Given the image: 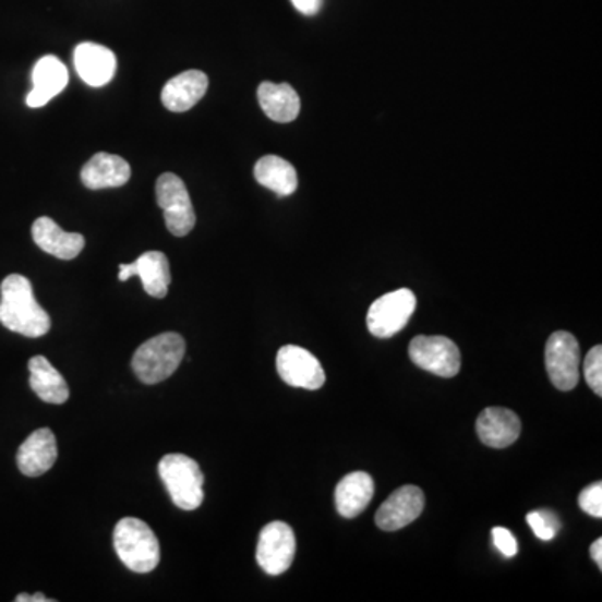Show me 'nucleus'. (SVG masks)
I'll return each mask as SVG.
<instances>
[{
  "label": "nucleus",
  "instance_id": "423d86ee",
  "mask_svg": "<svg viewBox=\"0 0 602 602\" xmlns=\"http://www.w3.org/2000/svg\"><path fill=\"white\" fill-rule=\"evenodd\" d=\"M417 309V298L407 288L392 291L373 301L366 313V326L376 338H390L406 328Z\"/></svg>",
  "mask_w": 602,
  "mask_h": 602
},
{
  "label": "nucleus",
  "instance_id": "c756f323",
  "mask_svg": "<svg viewBox=\"0 0 602 602\" xmlns=\"http://www.w3.org/2000/svg\"><path fill=\"white\" fill-rule=\"evenodd\" d=\"M50 599H47L46 595L40 594V592H37V594L29 595V594H19L17 598H15V602H49Z\"/></svg>",
  "mask_w": 602,
  "mask_h": 602
},
{
  "label": "nucleus",
  "instance_id": "4be33fe9",
  "mask_svg": "<svg viewBox=\"0 0 602 602\" xmlns=\"http://www.w3.org/2000/svg\"><path fill=\"white\" fill-rule=\"evenodd\" d=\"M258 100L265 115L275 122H291L300 115V97L290 84L262 83Z\"/></svg>",
  "mask_w": 602,
  "mask_h": 602
},
{
  "label": "nucleus",
  "instance_id": "ddd939ff",
  "mask_svg": "<svg viewBox=\"0 0 602 602\" xmlns=\"http://www.w3.org/2000/svg\"><path fill=\"white\" fill-rule=\"evenodd\" d=\"M75 71L84 83L103 87L111 83L116 74L115 52L100 44L83 43L74 50Z\"/></svg>",
  "mask_w": 602,
  "mask_h": 602
},
{
  "label": "nucleus",
  "instance_id": "39448f33",
  "mask_svg": "<svg viewBox=\"0 0 602 602\" xmlns=\"http://www.w3.org/2000/svg\"><path fill=\"white\" fill-rule=\"evenodd\" d=\"M156 200H158L159 208L165 213L166 226L171 234L181 238L193 231L194 225H196V215H194L186 184L183 183L180 176L172 174V172L159 176L158 183H156Z\"/></svg>",
  "mask_w": 602,
  "mask_h": 602
},
{
  "label": "nucleus",
  "instance_id": "bb28decb",
  "mask_svg": "<svg viewBox=\"0 0 602 602\" xmlns=\"http://www.w3.org/2000/svg\"><path fill=\"white\" fill-rule=\"evenodd\" d=\"M492 541H494V545L502 556L514 557L517 551H519L517 539L514 538L513 532L506 529V527H494L492 529Z\"/></svg>",
  "mask_w": 602,
  "mask_h": 602
},
{
  "label": "nucleus",
  "instance_id": "f257e3e1",
  "mask_svg": "<svg viewBox=\"0 0 602 602\" xmlns=\"http://www.w3.org/2000/svg\"><path fill=\"white\" fill-rule=\"evenodd\" d=\"M0 323L27 338L49 334L50 316L37 303L33 284L25 276L9 275L0 285Z\"/></svg>",
  "mask_w": 602,
  "mask_h": 602
},
{
  "label": "nucleus",
  "instance_id": "1a4fd4ad",
  "mask_svg": "<svg viewBox=\"0 0 602 602\" xmlns=\"http://www.w3.org/2000/svg\"><path fill=\"white\" fill-rule=\"evenodd\" d=\"M409 356L419 369L444 378L456 376L462 363L459 347L447 337L420 335L410 341Z\"/></svg>",
  "mask_w": 602,
  "mask_h": 602
},
{
  "label": "nucleus",
  "instance_id": "2eb2a0df",
  "mask_svg": "<svg viewBox=\"0 0 602 602\" xmlns=\"http://www.w3.org/2000/svg\"><path fill=\"white\" fill-rule=\"evenodd\" d=\"M208 83V75L203 71L191 69L181 72L162 87V105L171 112L190 111L205 97Z\"/></svg>",
  "mask_w": 602,
  "mask_h": 602
},
{
  "label": "nucleus",
  "instance_id": "4468645a",
  "mask_svg": "<svg viewBox=\"0 0 602 602\" xmlns=\"http://www.w3.org/2000/svg\"><path fill=\"white\" fill-rule=\"evenodd\" d=\"M58 442L49 429H39L19 447L17 467L24 475L39 477L49 472L58 460Z\"/></svg>",
  "mask_w": 602,
  "mask_h": 602
},
{
  "label": "nucleus",
  "instance_id": "412c9836",
  "mask_svg": "<svg viewBox=\"0 0 602 602\" xmlns=\"http://www.w3.org/2000/svg\"><path fill=\"white\" fill-rule=\"evenodd\" d=\"M31 388L46 404L62 406L69 398V387L64 376L52 366L46 357L37 356L29 360Z\"/></svg>",
  "mask_w": 602,
  "mask_h": 602
},
{
  "label": "nucleus",
  "instance_id": "6ab92c4d",
  "mask_svg": "<svg viewBox=\"0 0 602 602\" xmlns=\"http://www.w3.org/2000/svg\"><path fill=\"white\" fill-rule=\"evenodd\" d=\"M131 178V166L121 156L97 153L84 165L81 180L89 190L124 186Z\"/></svg>",
  "mask_w": 602,
  "mask_h": 602
},
{
  "label": "nucleus",
  "instance_id": "393cba45",
  "mask_svg": "<svg viewBox=\"0 0 602 602\" xmlns=\"http://www.w3.org/2000/svg\"><path fill=\"white\" fill-rule=\"evenodd\" d=\"M585 376L595 395H602V347L591 348L585 360Z\"/></svg>",
  "mask_w": 602,
  "mask_h": 602
},
{
  "label": "nucleus",
  "instance_id": "a211bd4d",
  "mask_svg": "<svg viewBox=\"0 0 602 602\" xmlns=\"http://www.w3.org/2000/svg\"><path fill=\"white\" fill-rule=\"evenodd\" d=\"M33 238L40 250L59 260H74L86 244L83 234L68 233L47 216L37 218L34 222Z\"/></svg>",
  "mask_w": 602,
  "mask_h": 602
},
{
  "label": "nucleus",
  "instance_id": "f3484780",
  "mask_svg": "<svg viewBox=\"0 0 602 602\" xmlns=\"http://www.w3.org/2000/svg\"><path fill=\"white\" fill-rule=\"evenodd\" d=\"M69 83L68 68L56 56H44L34 65L33 91L27 94L29 108H43L52 97L61 94Z\"/></svg>",
  "mask_w": 602,
  "mask_h": 602
},
{
  "label": "nucleus",
  "instance_id": "cd10ccee",
  "mask_svg": "<svg viewBox=\"0 0 602 602\" xmlns=\"http://www.w3.org/2000/svg\"><path fill=\"white\" fill-rule=\"evenodd\" d=\"M298 12L305 15H315L322 8V0H291Z\"/></svg>",
  "mask_w": 602,
  "mask_h": 602
},
{
  "label": "nucleus",
  "instance_id": "7ed1b4c3",
  "mask_svg": "<svg viewBox=\"0 0 602 602\" xmlns=\"http://www.w3.org/2000/svg\"><path fill=\"white\" fill-rule=\"evenodd\" d=\"M184 353H186V341L174 332L149 338L134 353V373L143 384H159L178 370Z\"/></svg>",
  "mask_w": 602,
  "mask_h": 602
},
{
  "label": "nucleus",
  "instance_id": "20e7f679",
  "mask_svg": "<svg viewBox=\"0 0 602 602\" xmlns=\"http://www.w3.org/2000/svg\"><path fill=\"white\" fill-rule=\"evenodd\" d=\"M159 475L174 506L196 510L205 501V475L196 460L183 454H169L159 462Z\"/></svg>",
  "mask_w": 602,
  "mask_h": 602
},
{
  "label": "nucleus",
  "instance_id": "c85d7f7f",
  "mask_svg": "<svg viewBox=\"0 0 602 602\" xmlns=\"http://www.w3.org/2000/svg\"><path fill=\"white\" fill-rule=\"evenodd\" d=\"M591 557L599 567H602V539H598V541L592 542Z\"/></svg>",
  "mask_w": 602,
  "mask_h": 602
},
{
  "label": "nucleus",
  "instance_id": "b1692460",
  "mask_svg": "<svg viewBox=\"0 0 602 602\" xmlns=\"http://www.w3.org/2000/svg\"><path fill=\"white\" fill-rule=\"evenodd\" d=\"M526 520L527 523L531 526L535 538L541 539V541H552V539L556 538L561 529V522L556 514L547 509L529 513L527 514Z\"/></svg>",
  "mask_w": 602,
  "mask_h": 602
},
{
  "label": "nucleus",
  "instance_id": "9d476101",
  "mask_svg": "<svg viewBox=\"0 0 602 602\" xmlns=\"http://www.w3.org/2000/svg\"><path fill=\"white\" fill-rule=\"evenodd\" d=\"M276 370L290 387L318 390L325 385V370L315 356L305 348L287 345L276 356Z\"/></svg>",
  "mask_w": 602,
  "mask_h": 602
},
{
  "label": "nucleus",
  "instance_id": "6e6552de",
  "mask_svg": "<svg viewBox=\"0 0 602 602\" xmlns=\"http://www.w3.org/2000/svg\"><path fill=\"white\" fill-rule=\"evenodd\" d=\"M294 554L297 538L288 523L276 520L263 527L256 547V561L266 574L280 576L287 573L293 564Z\"/></svg>",
  "mask_w": 602,
  "mask_h": 602
},
{
  "label": "nucleus",
  "instance_id": "0eeeda50",
  "mask_svg": "<svg viewBox=\"0 0 602 602\" xmlns=\"http://www.w3.org/2000/svg\"><path fill=\"white\" fill-rule=\"evenodd\" d=\"M545 366L554 387L573 390L581 378V348L569 332H556L545 345Z\"/></svg>",
  "mask_w": 602,
  "mask_h": 602
},
{
  "label": "nucleus",
  "instance_id": "f8f14e48",
  "mask_svg": "<svg viewBox=\"0 0 602 602\" xmlns=\"http://www.w3.org/2000/svg\"><path fill=\"white\" fill-rule=\"evenodd\" d=\"M140 276L144 291L153 298H165L171 284L168 256L161 251H147L136 262L119 265V281Z\"/></svg>",
  "mask_w": 602,
  "mask_h": 602
},
{
  "label": "nucleus",
  "instance_id": "a878e982",
  "mask_svg": "<svg viewBox=\"0 0 602 602\" xmlns=\"http://www.w3.org/2000/svg\"><path fill=\"white\" fill-rule=\"evenodd\" d=\"M579 507L589 516L602 517V484L601 482H594V484L586 487L585 491L579 494Z\"/></svg>",
  "mask_w": 602,
  "mask_h": 602
},
{
  "label": "nucleus",
  "instance_id": "9b49d317",
  "mask_svg": "<svg viewBox=\"0 0 602 602\" xmlns=\"http://www.w3.org/2000/svg\"><path fill=\"white\" fill-rule=\"evenodd\" d=\"M425 507V495L416 485H404L392 492L390 497L376 510L375 522L382 531H400L419 519Z\"/></svg>",
  "mask_w": 602,
  "mask_h": 602
},
{
  "label": "nucleus",
  "instance_id": "aec40b11",
  "mask_svg": "<svg viewBox=\"0 0 602 602\" xmlns=\"http://www.w3.org/2000/svg\"><path fill=\"white\" fill-rule=\"evenodd\" d=\"M375 485L366 472H351L338 482L335 489V506L347 519L360 516L373 498Z\"/></svg>",
  "mask_w": 602,
  "mask_h": 602
},
{
  "label": "nucleus",
  "instance_id": "dca6fc26",
  "mask_svg": "<svg viewBox=\"0 0 602 602\" xmlns=\"http://www.w3.org/2000/svg\"><path fill=\"white\" fill-rule=\"evenodd\" d=\"M477 435L491 448H506L520 435V420L513 410L487 407L475 422Z\"/></svg>",
  "mask_w": 602,
  "mask_h": 602
},
{
  "label": "nucleus",
  "instance_id": "f03ea898",
  "mask_svg": "<svg viewBox=\"0 0 602 602\" xmlns=\"http://www.w3.org/2000/svg\"><path fill=\"white\" fill-rule=\"evenodd\" d=\"M115 549L121 563L133 573L147 574L158 567L161 549L144 520L124 517L115 529Z\"/></svg>",
  "mask_w": 602,
  "mask_h": 602
},
{
  "label": "nucleus",
  "instance_id": "5701e85b",
  "mask_svg": "<svg viewBox=\"0 0 602 602\" xmlns=\"http://www.w3.org/2000/svg\"><path fill=\"white\" fill-rule=\"evenodd\" d=\"M255 178L262 186L278 196H290L297 191L298 174L291 162L280 156H265L255 166Z\"/></svg>",
  "mask_w": 602,
  "mask_h": 602
}]
</instances>
